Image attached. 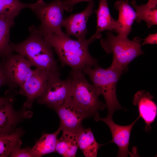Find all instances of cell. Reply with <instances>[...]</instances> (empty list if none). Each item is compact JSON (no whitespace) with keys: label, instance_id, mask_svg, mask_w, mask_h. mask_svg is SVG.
Wrapping results in <instances>:
<instances>
[{"label":"cell","instance_id":"52a82bcc","mask_svg":"<svg viewBox=\"0 0 157 157\" xmlns=\"http://www.w3.org/2000/svg\"><path fill=\"white\" fill-rule=\"evenodd\" d=\"M60 74H51L40 95L36 99L39 104L54 110L61 105L71 96V83L68 77L61 80Z\"/></svg>","mask_w":157,"mask_h":157},{"label":"cell","instance_id":"ffe728a7","mask_svg":"<svg viewBox=\"0 0 157 157\" xmlns=\"http://www.w3.org/2000/svg\"><path fill=\"white\" fill-rule=\"evenodd\" d=\"M61 129H58L51 133H44L31 150L33 157H40L47 154L55 152L57 137Z\"/></svg>","mask_w":157,"mask_h":157},{"label":"cell","instance_id":"9a60e30c","mask_svg":"<svg viewBox=\"0 0 157 157\" xmlns=\"http://www.w3.org/2000/svg\"><path fill=\"white\" fill-rule=\"evenodd\" d=\"M114 6L119 13L116 32L120 35L127 37L136 19V13L129 4L128 0L117 1Z\"/></svg>","mask_w":157,"mask_h":157},{"label":"cell","instance_id":"8fae6325","mask_svg":"<svg viewBox=\"0 0 157 157\" xmlns=\"http://www.w3.org/2000/svg\"><path fill=\"white\" fill-rule=\"evenodd\" d=\"M85 9L80 13L72 14L63 19V26L66 29L65 34L75 37L78 40L83 41L88 31L87 23L89 17L94 13V4L92 1L88 2Z\"/></svg>","mask_w":157,"mask_h":157},{"label":"cell","instance_id":"ac0fdd59","mask_svg":"<svg viewBox=\"0 0 157 157\" xmlns=\"http://www.w3.org/2000/svg\"><path fill=\"white\" fill-rule=\"evenodd\" d=\"M78 148L86 157H96L99 148L103 144L96 141L91 129L83 127L77 130Z\"/></svg>","mask_w":157,"mask_h":157},{"label":"cell","instance_id":"4fadbf2b","mask_svg":"<svg viewBox=\"0 0 157 157\" xmlns=\"http://www.w3.org/2000/svg\"><path fill=\"white\" fill-rule=\"evenodd\" d=\"M133 102V105L138 107L139 116L145 123V131H149L151 129V125L155 120L157 114V106L154 100L153 97L146 90H140L134 95Z\"/></svg>","mask_w":157,"mask_h":157},{"label":"cell","instance_id":"7c38bea8","mask_svg":"<svg viewBox=\"0 0 157 157\" xmlns=\"http://www.w3.org/2000/svg\"><path fill=\"white\" fill-rule=\"evenodd\" d=\"M140 118L138 116L131 124L122 126L116 124L112 117H100L99 120L104 122L108 126L112 135V140L107 143H114L118 147L117 157H126L129 155L134 156L133 154L130 152L129 150V140L132 128Z\"/></svg>","mask_w":157,"mask_h":157},{"label":"cell","instance_id":"6da1fadb","mask_svg":"<svg viewBox=\"0 0 157 157\" xmlns=\"http://www.w3.org/2000/svg\"><path fill=\"white\" fill-rule=\"evenodd\" d=\"M40 33L54 49L62 65L69 66L72 70L82 72L87 66L98 65V60L90 55L88 46L96 40L101 38L100 33H94L88 39L80 41L72 40L65 33Z\"/></svg>","mask_w":157,"mask_h":157},{"label":"cell","instance_id":"7402d4cb","mask_svg":"<svg viewBox=\"0 0 157 157\" xmlns=\"http://www.w3.org/2000/svg\"><path fill=\"white\" fill-rule=\"evenodd\" d=\"M130 3L136 11L137 14L136 20L138 23H140L142 20H144L146 22L149 28L157 25V8L150 10L144 8L141 5H137L134 0H132Z\"/></svg>","mask_w":157,"mask_h":157},{"label":"cell","instance_id":"3957f363","mask_svg":"<svg viewBox=\"0 0 157 157\" xmlns=\"http://www.w3.org/2000/svg\"><path fill=\"white\" fill-rule=\"evenodd\" d=\"M82 72L71 70L69 77L71 83V97L74 103L84 111L89 117L99 120V112L106 104L99 99V91L90 84Z\"/></svg>","mask_w":157,"mask_h":157},{"label":"cell","instance_id":"277c9868","mask_svg":"<svg viewBox=\"0 0 157 157\" xmlns=\"http://www.w3.org/2000/svg\"><path fill=\"white\" fill-rule=\"evenodd\" d=\"M83 72L88 76L92 84L103 96L107 109L106 117H112L117 110H126L119 104L116 93L117 82L123 72L111 65L107 69L99 65L93 68L87 66Z\"/></svg>","mask_w":157,"mask_h":157},{"label":"cell","instance_id":"5b68a950","mask_svg":"<svg viewBox=\"0 0 157 157\" xmlns=\"http://www.w3.org/2000/svg\"><path fill=\"white\" fill-rule=\"evenodd\" d=\"M107 37L100 41L101 47L107 53H112L113 60L111 65L124 72L128 65L135 58L143 54L140 43L142 40L139 37L130 40L127 37L114 35L109 31Z\"/></svg>","mask_w":157,"mask_h":157},{"label":"cell","instance_id":"83f0119b","mask_svg":"<svg viewBox=\"0 0 157 157\" xmlns=\"http://www.w3.org/2000/svg\"><path fill=\"white\" fill-rule=\"evenodd\" d=\"M157 0H149L148 2L146 4L142 5L145 8L152 10L156 8Z\"/></svg>","mask_w":157,"mask_h":157},{"label":"cell","instance_id":"7a4b0ae2","mask_svg":"<svg viewBox=\"0 0 157 157\" xmlns=\"http://www.w3.org/2000/svg\"><path fill=\"white\" fill-rule=\"evenodd\" d=\"M29 36L23 42L11 43L13 51L24 56L36 68L45 69L54 74H60L53 53L52 48L32 25L29 28Z\"/></svg>","mask_w":157,"mask_h":157},{"label":"cell","instance_id":"8992f818","mask_svg":"<svg viewBox=\"0 0 157 157\" xmlns=\"http://www.w3.org/2000/svg\"><path fill=\"white\" fill-rule=\"evenodd\" d=\"M41 22L38 28L43 34L62 35V30L64 10L62 0H54L49 3L38 0L31 9Z\"/></svg>","mask_w":157,"mask_h":157},{"label":"cell","instance_id":"f1b7e54d","mask_svg":"<svg viewBox=\"0 0 157 157\" xmlns=\"http://www.w3.org/2000/svg\"><path fill=\"white\" fill-rule=\"evenodd\" d=\"M12 100L13 99L9 96L0 97V107Z\"/></svg>","mask_w":157,"mask_h":157},{"label":"cell","instance_id":"30bf717a","mask_svg":"<svg viewBox=\"0 0 157 157\" xmlns=\"http://www.w3.org/2000/svg\"><path fill=\"white\" fill-rule=\"evenodd\" d=\"M52 73L47 70L36 68L32 75L20 87V92L26 97L24 107L31 108L33 102L41 94Z\"/></svg>","mask_w":157,"mask_h":157},{"label":"cell","instance_id":"cb8c5ba5","mask_svg":"<svg viewBox=\"0 0 157 157\" xmlns=\"http://www.w3.org/2000/svg\"><path fill=\"white\" fill-rule=\"evenodd\" d=\"M21 144V142L20 140L11 151L10 156L33 157L31 152V148L21 149L20 146Z\"/></svg>","mask_w":157,"mask_h":157},{"label":"cell","instance_id":"2e32d148","mask_svg":"<svg viewBox=\"0 0 157 157\" xmlns=\"http://www.w3.org/2000/svg\"><path fill=\"white\" fill-rule=\"evenodd\" d=\"M13 100L0 107V136L9 134L26 116L25 112H17L13 107Z\"/></svg>","mask_w":157,"mask_h":157},{"label":"cell","instance_id":"484cf974","mask_svg":"<svg viewBox=\"0 0 157 157\" xmlns=\"http://www.w3.org/2000/svg\"><path fill=\"white\" fill-rule=\"evenodd\" d=\"M8 85V81L2 62L0 60V88Z\"/></svg>","mask_w":157,"mask_h":157},{"label":"cell","instance_id":"4316f807","mask_svg":"<svg viewBox=\"0 0 157 157\" xmlns=\"http://www.w3.org/2000/svg\"><path fill=\"white\" fill-rule=\"evenodd\" d=\"M144 42L141 44L142 45L146 44H156L157 43V34L155 33L149 34L145 38L142 39Z\"/></svg>","mask_w":157,"mask_h":157},{"label":"cell","instance_id":"ba28073f","mask_svg":"<svg viewBox=\"0 0 157 157\" xmlns=\"http://www.w3.org/2000/svg\"><path fill=\"white\" fill-rule=\"evenodd\" d=\"M10 89L21 87L32 75L33 70L30 62L24 56L13 53L1 59Z\"/></svg>","mask_w":157,"mask_h":157},{"label":"cell","instance_id":"603a6c76","mask_svg":"<svg viewBox=\"0 0 157 157\" xmlns=\"http://www.w3.org/2000/svg\"><path fill=\"white\" fill-rule=\"evenodd\" d=\"M34 4L35 3H24L21 2L20 0H0V15L11 10L20 11L26 8L31 9Z\"/></svg>","mask_w":157,"mask_h":157},{"label":"cell","instance_id":"9c48e42d","mask_svg":"<svg viewBox=\"0 0 157 157\" xmlns=\"http://www.w3.org/2000/svg\"><path fill=\"white\" fill-rule=\"evenodd\" d=\"M54 110L59 117V128L61 131L77 130L82 127V121L89 117L86 113L74 103L71 96Z\"/></svg>","mask_w":157,"mask_h":157},{"label":"cell","instance_id":"d4e9b609","mask_svg":"<svg viewBox=\"0 0 157 157\" xmlns=\"http://www.w3.org/2000/svg\"><path fill=\"white\" fill-rule=\"evenodd\" d=\"M92 0H62V3L64 10L67 12H71L75 4L83 1L89 2Z\"/></svg>","mask_w":157,"mask_h":157},{"label":"cell","instance_id":"5bb4252c","mask_svg":"<svg viewBox=\"0 0 157 157\" xmlns=\"http://www.w3.org/2000/svg\"><path fill=\"white\" fill-rule=\"evenodd\" d=\"M20 11L13 10L0 15V59L13 53L10 42V30Z\"/></svg>","mask_w":157,"mask_h":157},{"label":"cell","instance_id":"e0dca14e","mask_svg":"<svg viewBox=\"0 0 157 157\" xmlns=\"http://www.w3.org/2000/svg\"><path fill=\"white\" fill-rule=\"evenodd\" d=\"M77 130H63L60 138L58 139L55 152L64 157H74L78 146Z\"/></svg>","mask_w":157,"mask_h":157},{"label":"cell","instance_id":"44dd1931","mask_svg":"<svg viewBox=\"0 0 157 157\" xmlns=\"http://www.w3.org/2000/svg\"><path fill=\"white\" fill-rule=\"evenodd\" d=\"M22 130L17 129L12 133L0 136V157L10 156L16 144L20 140Z\"/></svg>","mask_w":157,"mask_h":157},{"label":"cell","instance_id":"d6986e66","mask_svg":"<svg viewBox=\"0 0 157 157\" xmlns=\"http://www.w3.org/2000/svg\"><path fill=\"white\" fill-rule=\"evenodd\" d=\"M95 12L97 17V28L95 33L100 34L106 30L116 32L117 21L111 15L107 0H99L98 8Z\"/></svg>","mask_w":157,"mask_h":157}]
</instances>
